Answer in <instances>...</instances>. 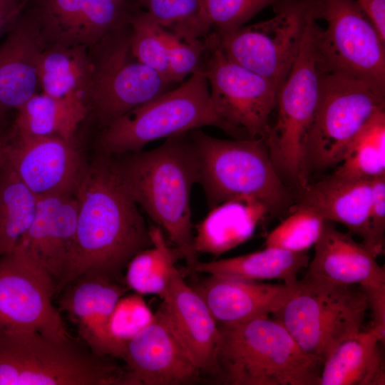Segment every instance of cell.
Listing matches in <instances>:
<instances>
[{
    "label": "cell",
    "mask_w": 385,
    "mask_h": 385,
    "mask_svg": "<svg viewBox=\"0 0 385 385\" xmlns=\"http://www.w3.org/2000/svg\"><path fill=\"white\" fill-rule=\"evenodd\" d=\"M46 46L35 11L19 14L0 45V114L17 110L36 93L39 59Z\"/></svg>",
    "instance_id": "cell-21"
},
{
    "label": "cell",
    "mask_w": 385,
    "mask_h": 385,
    "mask_svg": "<svg viewBox=\"0 0 385 385\" xmlns=\"http://www.w3.org/2000/svg\"><path fill=\"white\" fill-rule=\"evenodd\" d=\"M273 9L276 16L270 19L215 34L229 60L268 79L279 90L299 54L307 1L287 0Z\"/></svg>",
    "instance_id": "cell-12"
},
{
    "label": "cell",
    "mask_w": 385,
    "mask_h": 385,
    "mask_svg": "<svg viewBox=\"0 0 385 385\" xmlns=\"http://www.w3.org/2000/svg\"><path fill=\"white\" fill-rule=\"evenodd\" d=\"M307 11L298 56L277 95V117L265 139L272 163L289 188L303 189L309 180L304 165L305 138L317 106L321 69Z\"/></svg>",
    "instance_id": "cell-9"
},
{
    "label": "cell",
    "mask_w": 385,
    "mask_h": 385,
    "mask_svg": "<svg viewBox=\"0 0 385 385\" xmlns=\"http://www.w3.org/2000/svg\"><path fill=\"white\" fill-rule=\"evenodd\" d=\"M372 180L358 179L333 173L299 190L296 206L314 211L324 220L340 223L349 233L362 240L369 237V214Z\"/></svg>",
    "instance_id": "cell-23"
},
{
    "label": "cell",
    "mask_w": 385,
    "mask_h": 385,
    "mask_svg": "<svg viewBox=\"0 0 385 385\" xmlns=\"http://www.w3.org/2000/svg\"><path fill=\"white\" fill-rule=\"evenodd\" d=\"M385 41V0H355Z\"/></svg>",
    "instance_id": "cell-41"
},
{
    "label": "cell",
    "mask_w": 385,
    "mask_h": 385,
    "mask_svg": "<svg viewBox=\"0 0 385 385\" xmlns=\"http://www.w3.org/2000/svg\"><path fill=\"white\" fill-rule=\"evenodd\" d=\"M129 24L131 29L130 48L133 56L170 81L168 53L163 38L164 29L157 24L145 11L133 12Z\"/></svg>",
    "instance_id": "cell-35"
},
{
    "label": "cell",
    "mask_w": 385,
    "mask_h": 385,
    "mask_svg": "<svg viewBox=\"0 0 385 385\" xmlns=\"http://www.w3.org/2000/svg\"><path fill=\"white\" fill-rule=\"evenodd\" d=\"M141 294L135 293L122 296L111 314L109 335L121 359L126 344L148 326L154 319Z\"/></svg>",
    "instance_id": "cell-36"
},
{
    "label": "cell",
    "mask_w": 385,
    "mask_h": 385,
    "mask_svg": "<svg viewBox=\"0 0 385 385\" xmlns=\"http://www.w3.org/2000/svg\"><path fill=\"white\" fill-rule=\"evenodd\" d=\"M366 294L368 309L371 310L373 332L384 344L385 342V282L372 281L360 284Z\"/></svg>",
    "instance_id": "cell-40"
},
{
    "label": "cell",
    "mask_w": 385,
    "mask_h": 385,
    "mask_svg": "<svg viewBox=\"0 0 385 385\" xmlns=\"http://www.w3.org/2000/svg\"><path fill=\"white\" fill-rule=\"evenodd\" d=\"M77 227L68 267L58 294L86 274L121 283L122 272L152 246L150 227L122 183L112 156L98 151L76 189Z\"/></svg>",
    "instance_id": "cell-1"
},
{
    "label": "cell",
    "mask_w": 385,
    "mask_h": 385,
    "mask_svg": "<svg viewBox=\"0 0 385 385\" xmlns=\"http://www.w3.org/2000/svg\"><path fill=\"white\" fill-rule=\"evenodd\" d=\"M314 249L307 274L346 284L385 282L384 268L376 257L352 235L338 230L334 222L324 220Z\"/></svg>",
    "instance_id": "cell-24"
},
{
    "label": "cell",
    "mask_w": 385,
    "mask_h": 385,
    "mask_svg": "<svg viewBox=\"0 0 385 385\" xmlns=\"http://www.w3.org/2000/svg\"><path fill=\"white\" fill-rule=\"evenodd\" d=\"M55 285L21 243L0 257V332L36 331L70 337L53 304Z\"/></svg>",
    "instance_id": "cell-14"
},
{
    "label": "cell",
    "mask_w": 385,
    "mask_h": 385,
    "mask_svg": "<svg viewBox=\"0 0 385 385\" xmlns=\"http://www.w3.org/2000/svg\"><path fill=\"white\" fill-rule=\"evenodd\" d=\"M217 33L235 30L267 6L287 0H202Z\"/></svg>",
    "instance_id": "cell-37"
},
{
    "label": "cell",
    "mask_w": 385,
    "mask_h": 385,
    "mask_svg": "<svg viewBox=\"0 0 385 385\" xmlns=\"http://www.w3.org/2000/svg\"><path fill=\"white\" fill-rule=\"evenodd\" d=\"M385 109V90L344 74L321 71L319 97L305 138L307 178L337 167L356 134Z\"/></svg>",
    "instance_id": "cell-8"
},
{
    "label": "cell",
    "mask_w": 385,
    "mask_h": 385,
    "mask_svg": "<svg viewBox=\"0 0 385 385\" xmlns=\"http://www.w3.org/2000/svg\"><path fill=\"white\" fill-rule=\"evenodd\" d=\"M92 70L88 47L48 45L39 59V86L47 95L86 105Z\"/></svg>",
    "instance_id": "cell-28"
},
{
    "label": "cell",
    "mask_w": 385,
    "mask_h": 385,
    "mask_svg": "<svg viewBox=\"0 0 385 385\" xmlns=\"http://www.w3.org/2000/svg\"><path fill=\"white\" fill-rule=\"evenodd\" d=\"M125 290L120 282L86 274L71 281L60 291L58 310L66 312L81 338L96 355L118 359L109 335L108 324Z\"/></svg>",
    "instance_id": "cell-20"
},
{
    "label": "cell",
    "mask_w": 385,
    "mask_h": 385,
    "mask_svg": "<svg viewBox=\"0 0 385 385\" xmlns=\"http://www.w3.org/2000/svg\"><path fill=\"white\" fill-rule=\"evenodd\" d=\"M308 251L294 252L276 247H265L262 250L230 258L199 262L194 274L237 278L249 281L277 279L293 287L297 274L309 262Z\"/></svg>",
    "instance_id": "cell-27"
},
{
    "label": "cell",
    "mask_w": 385,
    "mask_h": 385,
    "mask_svg": "<svg viewBox=\"0 0 385 385\" xmlns=\"http://www.w3.org/2000/svg\"><path fill=\"white\" fill-rule=\"evenodd\" d=\"M130 34L128 23L89 48L93 70L86 105L102 128L173 85L133 56Z\"/></svg>",
    "instance_id": "cell-11"
},
{
    "label": "cell",
    "mask_w": 385,
    "mask_h": 385,
    "mask_svg": "<svg viewBox=\"0 0 385 385\" xmlns=\"http://www.w3.org/2000/svg\"><path fill=\"white\" fill-rule=\"evenodd\" d=\"M207 215L196 227L194 247L197 254L220 255L248 240L269 209L261 202L250 197L225 201L210 209Z\"/></svg>",
    "instance_id": "cell-25"
},
{
    "label": "cell",
    "mask_w": 385,
    "mask_h": 385,
    "mask_svg": "<svg viewBox=\"0 0 385 385\" xmlns=\"http://www.w3.org/2000/svg\"><path fill=\"white\" fill-rule=\"evenodd\" d=\"M169 59V80L171 83H179L188 75L202 70L206 53V44L200 38L183 41L170 32L163 29Z\"/></svg>",
    "instance_id": "cell-38"
},
{
    "label": "cell",
    "mask_w": 385,
    "mask_h": 385,
    "mask_svg": "<svg viewBox=\"0 0 385 385\" xmlns=\"http://www.w3.org/2000/svg\"><path fill=\"white\" fill-rule=\"evenodd\" d=\"M219 382L230 385H319L323 362L305 353L269 315L220 323Z\"/></svg>",
    "instance_id": "cell-3"
},
{
    "label": "cell",
    "mask_w": 385,
    "mask_h": 385,
    "mask_svg": "<svg viewBox=\"0 0 385 385\" xmlns=\"http://www.w3.org/2000/svg\"><path fill=\"white\" fill-rule=\"evenodd\" d=\"M2 152L36 197L75 194L88 164L74 138L10 133Z\"/></svg>",
    "instance_id": "cell-15"
},
{
    "label": "cell",
    "mask_w": 385,
    "mask_h": 385,
    "mask_svg": "<svg viewBox=\"0 0 385 385\" xmlns=\"http://www.w3.org/2000/svg\"><path fill=\"white\" fill-rule=\"evenodd\" d=\"M36 198L34 217L19 242L29 256L50 276L58 293L74 242L78 201L75 194Z\"/></svg>",
    "instance_id": "cell-19"
},
{
    "label": "cell",
    "mask_w": 385,
    "mask_h": 385,
    "mask_svg": "<svg viewBox=\"0 0 385 385\" xmlns=\"http://www.w3.org/2000/svg\"><path fill=\"white\" fill-rule=\"evenodd\" d=\"M6 115L0 114V151L9 137L11 126L9 124Z\"/></svg>",
    "instance_id": "cell-43"
},
{
    "label": "cell",
    "mask_w": 385,
    "mask_h": 385,
    "mask_svg": "<svg viewBox=\"0 0 385 385\" xmlns=\"http://www.w3.org/2000/svg\"><path fill=\"white\" fill-rule=\"evenodd\" d=\"M220 323H235L277 313L293 287L209 274L194 286Z\"/></svg>",
    "instance_id": "cell-22"
},
{
    "label": "cell",
    "mask_w": 385,
    "mask_h": 385,
    "mask_svg": "<svg viewBox=\"0 0 385 385\" xmlns=\"http://www.w3.org/2000/svg\"><path fill=\"white\" fill-rule=\"evenodd\" d=\"M71 337L0 332V385H124L125 371Z\"/></svg>",
    "instance_id": "cell-5"
},
{
    "label": "cell",
    "mask_w": 385,
    "mask_h": 385,
    "mask_svg": "<svg viewBox=\"0 0 385 385\" xmlns=\"http://www.w3.org/2000/svg\"><path fill=\"white\" fill-rule=\"evenodd\" d=\"M321 71L385 90V41L355 0H307Z\"/></svg>",
    "instance_id": "cell-10"
},
{
    "label": "cell",
    "mask_w": 385,
    "mask_h": 385,
    "mask_svg": "<svg viewBox=\"0 0 385 385\" xmlns=\"http://www.w3.org/2000/svg\"><path fill=\"white\" fill-rule=\"evenodd\" d=\"M138 1L157 24L183 41L205 36L212 27L202 0Z\"/></svg>",
    "instance_id": "cell-33"
},
{
    "label": "cell",
    "mask_w": 385,
    "mask_h": 385,
    "mask_svg": "<svg viewBox=\"0 0 385 385\" xmlns=\"http://www.w3.org/2000/svg\"><path fill=\"white\" fill-rule=\"evenodd\" d=\"M36 200V196L19 178L1 149L0 257L11 252L29 228L35 215Z\"/></svg>",
    "instance_id": "cell-30"
},
{
    "label": "cell",
    "mask_w": 385,
    "mask_h": 385,
    "mask_svg": "<svg viewBox=\"0 0 385 385\" xmlns=\"http://www.w3.org/2000/svg\"><path fill=\"white\" fill-rule=\"evenodd\" d=\"M334 173L366 180L385 175V110L359 130Z\"/></svg>",
    "instance_id": "cell-32"
},
{
    "label": "cell",
    "mask_w": 385,
    "mask_h": 385,
    "mask_svg": "<svg viewBox=\"0 0 385 385\" xmlns=\"http://www.w3.org/2000/svg\"><path fill=\"white\" fill-rule=\"evenodd\" d=\"M212 125L232 135L198 71L178 87L128 112L102 128L98 151L115 155L141 150L157 139Z\"/></svg>",
    "instance_id": "cell-7"
},
{
    "label": "cell",
    "mask_w": 385,
    "mask_h": 385,
    "mask_svg": "<svg viewBox=\"0 0 385 385\" xmlns=\"http://www.w3.org/2000/svg\"><path fill=\"white\" fill-rule=\"evenodd\" d=\"M11 134L20 137L58 136L74 138L79 124L88 115L81 101L35 93L17 110Z\"/></svg>",
    "instance_id": "cell-29"
},
{
    "label": "cell",
    "mask_w": 385,
    "mask_h": 385,
    "mask_svg": "<svg viewBox=\"0 0 385 385\" xmlns=\"http://www.w3.org/2000/svg\"><path fill=\"white\" fill-rule=\"evenodd\" d=\"M381 344L369 329L341 342L324 361L319 385H384Z\"/></svg>",
    "instance_id": "cell-26"
},
{
    "label": "cell",
    "mask_w": 385,
    "mask_h": 385,
    "mask_svg": "<svg viewBox=\"0 0 385 385\" xmlns=\"http://www.w3.org/2000/svg\"><path fill=\"white\" fill-rule=\"evenodd\" d=\"M199 181L210 209L238 197L255 199L271 215L289 212L291 189L282 180L270 158L265 139L225 140L200 128L190 130Z\"/></svg>",
    "instance_id": "cell-4"
},
{
    "label": "cell",
    "mask_w": 385,
    "mask_h": 385,
    "mask_svg": "<svg viewBox=\"0 0 385 385\" xmlns=\"http://www.w3.org/2000/svg\"><path fill=\"white\" fill-rule=\"evenodd\" d=\"M368 310L359 284L306 274L274 315L305 353L324 362L338 344L362 331Z\"/></svg>",
    "instance_id": "cell-6"
},
{
    "label": "cell",
    "mask_w": 385,
    "mask_h": 385,
    "mask_svg": "<svg viewBox=\"0 0 385 385\" xmlns=\"http://www.w3.org/2000/svg\"><path fill=\"white\" fill-rule=\"evenodd\" d=\"M22 0H0V35L19 15Z\"/></svg>",
    "instance_id": "cell-42"
},
{
    "label": "cell",
    "mask_w": 385,
    "mask_h": 385,
    "mask_svg": "<svg viewBox=\"0 0 385 385\" xmlns=\"http://www.w3.org/2000/svg\"><path fill=\"white\" fill-rule=\"evenodd\" d=\"M290 215L267 236L265 247L299 252L308 251L319 239L324 220L307 208L293 205Z\"/></svg>",
    "instance_id": "cell-34"
},
{
    "label": "cell",
    "mask_w": 385,
    "mask_h": 385,
    "mask_svg": "<svg viewBox=\"0 0 385 385\" xmlns=\"http://www.w3.org/2000/svg\"><path fill=\"white\" fill-rule=\"evenodd\" d=\"M125 385H183L201 372L170 327L157 312L153 320L125 345Z\"/></svg>",
    "instance_id": "cell-16"
},
{
    "label": "cell",
    "mask_w": 385,
    "mask_h": 385,
    "mask_svg": "<svg viewBox=\"0 0 385 385\" xmlns=\"http://www.w3.org/2000/svg\"><path fill=\"white\" fill-rule=\"evenodd\" d=\"M190 131L166 138L148 151L111 155L124 187L150 218L163 228L194 274L198 254L194 247L190 196L199 181L197 160Z\"/></svg>",
    "instance_id": "cell-2"
},
{
    "label": "cell",
    "mask_w": 385,
    "mask_h": 385,
    "mask_svg": "<svg viewBox=\"0 0 385 385\" xmlns=\"http://www.w3.org/2000/svg\"><path fill=\"white\" fill-rule=\"evenodd\" d=\"M48 45L94 46L129 23L122 0H40L35 10Z\"/></svg>",
    "instance_id": "cell-17"
},
{
    "label": "cell",
    "mask_w": 385,
    "mask_h": 385,
    "mask_svg": "<svg viewBox=\"0 0 385 385\" xmlns=\"http://www.w3.org/2000/svg\"><path fill=\"white\" fill-rule=\"evenodd\" d=\"M207 58L202 71L211 97L235 139H265L275 109L277 87L268 79L229 60L215 32L204 39Z\"/></svg>",
    "instance_id": "cell-13"
},
{
    "label": "cell",
    "mask_w": 385,
    "mask_h": 385,
    "mask_svg": "<svg viewBox=\"0 0 385 385\" xmlns=\"http://www.w3.org/2000/svg\"><path fill=\"white\" fill-rule=\"evenodd\" d=\"M152 246L138 252L126 267L125 282L128 288L140 294H153L163 298L177 250L166 243L158 226L150 227Z\"/></svg>",
    "instance_id": "cell-31"
},
{
    "label": "cell",
    "mask_w": 385,
    "mask_h": 385,
    "mask_svg": "<svg viewBox=\"0 0 385 385\" xmlns=\"http://www.w3.org/2000/svg\"><path fill=\"white\" fill-rule=\"evenodd\" d=\"M369 237L364 245L376 257L384 252L385 233V175L372 179Z\"/></svg>",
    "instance_id": "cell-39"
},
{
    "label": "cell",
    "mask_w": 385,
    "mask_h": 385,
    "mask_svg": "<svg viewBox=\"0 0 385 385\" xmlns=\"http://www.w3.org/2000/svg\"><path fill=\"white\" fill-rule=\"evenodd\" d=\"M157 311L170 327L201 374L215 377L220 332L202 297L173 268Z\"/></svg>",
    "instance_id": "cell-18"
}]
</instances>
